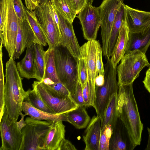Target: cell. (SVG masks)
Listing matches in <instances>:
<instances>
[{"instance_id": "f6af8a7d", "label": "cell", "mask_w": 150, "mask_h": 150, "mask_svg": "<svg viewBox=\"0 0 150 150\" xmlns=\"http://www.w3.org/2000/svg\"><path fill=\"white\" fill-rule=\"evenodd\" d=\"M147 129L148 134V139L146 147L145 149L146 150H150V128L147 127Z\"/></svg>"}, {"instance_id": "e575fe53", "label": "cell", "mask_w": 150, "mask_h": 150, "mask_svg": "<svg viewBox=\"0 0 150 150\" xmlns=\"http://www.w3.org/2000/svg\"><path fill=\"white\" fill-rule=\"evenodd\" d=\"M45 85L59 95L64 96H71L70 91L60 81L54 83L50 85Z\"/></svg>"}, {"instance_id": "7a4b0ae2", "label": "cell", "mask_w": 150, "mask_h": 150, "mask_svg": "<svg viewBox=\"0 0 150 150\" xmlns=\"http://www.w3.org/2000/svg\"><path fill=\"white\" fill-rule=\"evenodd\" d=\"M5 77V107L9 119L15 122L22 111L23 103L28 92L23 88L22 77L17 69L14 59L12 57H10L6 62Z\"/></svg>"}, {"instance_id": "9c48e42d", "label": "cell", "mask_w": 150, "mask_h": 150, "mask_svg": "<svg viewBox=\"0 0 150 150\" xmlns=\"http://www.w3.org/2000/svg\"><path fill=\"white\" fill-rule=\"evenodd\" d=\"M122 0H103L98 7L101 28L103 53L106 58L112 25Z\"/></svg>"}, {"instance_id": "4dcf8cb0", "label": "cell", "mask_w": 150, "mask_h": 150, "mask_svg": "<svg viewBox=\"0 0 150 150\" xmlns=\"http://www.w3.org/2000/svg\"><path fill=\"white\" fill-rule=\"evenodd\" d=\"M127 143L120 130L113 131L109 142V150H133L135 147L131 143Z\"/></svg>"}, {"instance_id": "5b68a950", "label": "cell", "mask_w": 150, "mask_h": 150, "mask_svg": "<svg viewBox=\"0 0 150 150\" xmlns=\"http://www.w3.org/2000/svg\"><path fill=\"white\" fill-rule=\"evenodd\" d=\"M117 74V67H114L110 58H107L105 66L104 83L102 86H96L93 107L101 120L111 96L113 93L118 92Z\"/></svg>"}, {"instance_id": "60d3db41", "label": "cell", "mask_w": 150, "mask_h": 150, "mask_svg": "<svg viewBox=\"0 0 150 150\" xmlns=\"http://www.w3.org/2000/svg\"><path fill=\"white\" fill-rule=\"evenodd\" d=\"M26 8L30 11H33L40 4L39 0H24Z\"/></svg>"}, {"instance_id": "603a6c76", "label": "cell", "mask_w": 150, "mask_h": 150, "mask_svg": "<svg viewBox=\"0 0 150 150\" xmlns=\"http://www.w3.org/2000/svg\"><path fill=\"white\" fill-rule=\"evenodd\" d=\"M22 108L25 114L34 119L47 121L61 120L67 122L65 113L59 114L47 112L35 108L26 101L25 100L23 103Z\"/></svg>"}, {"instance_id": "2e32d148", "label": "cell", "mask_w": 150, "mask_h": 150, "mask_svg": "<svg viewBox=\"0 0 150 150\" xmlns=\"http://www.w3.org/2000/svg\"><path fill=\"white\" fill-rule=\"evenodd\" d=\"M125 21L129 32L144 30L150 25V12L140 11L125 6Z\"/></svg>"}, {"instance_id": "d4e9b609", "label": "cell", "mask_w": 150, "mask_h": 150, "mask_svg": "<svg viewBox=\"0 0 150 150\" xmlns=\"http://www.w3.org/2000/svg\"><path fill=\"white\" fill-rule=\"evenodd\" d=\"M118 92L111 96L101 120L102 129L105 126L110 125L113 131L115 129L118 118L117 111Z\"/></svg>"}, {"instance_id": "d6986e66", "label": "cell", "mask_w": 150, "mask_h": 150, "mask_svg": "<svg viewBox=\"0 0 150 150\" xmlns=\"http://www.w3.org/2000/svg\"><path fill=\"white\" fill-rule=\"evenodd\" d=\"M150 45V25L143 30L129 32V40L125 53L139 50L146 54Z\"/></svg>"}, {"instance_id": "52a82bcc", "label": "cell", "mask_w": 150, "mask_h": 150, "mask_svg": "<svg viewBox=\"0 0 150 150\" xmlns=\"http://www.w3.org/2000/svg\"><path fill=\"white\" fill-rule=\"evenodd\" d=\"M34 11L49 47L54 48L61 45L62 37L54 20L50 1L40 4Z\"/></svg>"}, {"instance_id": "4316f807", "label": "cell", "mask_w": 150, "mask_h": 150, "mask_svg": "<svg viewBox=\"0 0 150 150\" xmlns=\"http://www.w3.org/2000/svg\"><path fill=\"white\" fill-rule=\"evenodd\" d=\"M35 62L36 70V78L42 81L44 77L45 63L43 46L38 43L34 44Z\"/></svg>"}, {"instance_id": "e0dca14e", "label": "cell", "mask_w": 150, "mask_h": 150, "mask_svg": "<svg viewBox=\"0 0 150 150\" xmlns=\"http://www.w3.org/2000/svg\"><path fill=\"white\" fill-rule=\"evenodd\" d=\"M101 122V118L97 115L91 120L83 137L85 145V150H99L102 132Z\"/></svg>"}, {"instance_id": "8fae6325", "label": "cell", "mask_w": 150, "mask_h": 150, "mask_svg": "<svg viewBox=\"0 0 150 150\" xmlns=\"http://www.w3.org/2000/svg\"><path fill=\"white\" fill-rule=\"evenodd\" d=\"M7 9L3 31L0 33L3 46L9 57L13 58L15 53L18 27V18L15 11L13 0H7Z\"/></svg>"}, {"instance_id": "b9f144b4", "label": "cell", "mask_w": 150, "mask_h": 150, "mask_svg": "<svg viewBox=\"0 0 150 150\" xmlns=\"http://www.w3.org/2000/svg\"><path fill=\"white\" fill-rule=\"evenodd\" d=\"M146 89L150 94V68H149L146 73L145 76L143 81Z\"/></svg>"}, {"instance_id": "f35d334b", "label": "cell", "mask_w": 150, "mask_h": 150, "mask_svg": "<svg viewBox=\"0 0 150 150\" xmlns=\"http://www.w3.org/2000/svg\"><path fill=\"white\" fill-rule=\"evenodd\" d=\"M77 14L87 4L86 0H67Z\"/></svg>"}, {"instance_id": "44dd1931", "label": "cell", "mask_w": 150, "mask_h": 150, "mask_svg": "<svg viewBox=\"0 0 150 150\" xmlns=\"http://www.w3.org/2000/svg\"><path fill=\"white\" fill-rule=\"evenodd\" d=\"M129 31L125 21L121 26L117 42L111 57V60L115 68L125 54L129 40Z\"/></svg>"}, {"instance_id": "8992f818", "label": "cell", "mask_w": 150, "mask_h": 150, "mask_svg": "<svg viewBox=\"0 0 150 150\" xmlns=\"http://www.w3.org/2000/svg\"><path fill=\"white\" fill-rule=\"evenodd\" d=\"M26 125L22 129V140L20 150H45L46 135L52 121H42L27 117Z\"/></svg>"}, {"instance_id": "d6a6232c", "label": "cell", "mask_w": 150, "mask_h": 150, "mask_svg": "<svg viewBox=\"0 0 150 150\" xmlns=\"http://www.w3.org/2000/svg\"><path fill=\"white\" fill-rule=\"evenodd\" d=\"M78 76L83 88L88 80V73L86 60L81 57L78 59Z\"/></svg>"}, {"instance_id": "7402d4cb", "label": "cell", "mask_w": 150, "mask_h": 150, "mask_svg": "<svg viewBox=\"0 0 150 150\" xmlns=\"http://www.w3.org/2000/svg\"><path fill=\"white\" fill-rule=\"evenodd\" d=\"M125 5L123 2L119 8L113 22L108 43L106 58L111 56L123 22L125 21Z\"/></svg>"}, {"instance_id": "5bb4252c", "label": "cell", "mask_w": 150, "mask_h": 150, "mask_svg": "<svg viewBox=\"0 0 150 150\" xmlns=\"http://www.w3.org/2000/svg\"><path fill=\"white\" fill-rule=\"evenodd\" d=\"M55 9L59 18V28L62 38L61 45L67 48L74 57L79 59L81 57V47L75 35L72 23Z\"/></svg>"}, {"instance_id": "7bdbcfd3", "label": "cell", "mask_w": 150, "mask_h": 150, "mask_svg": "<svg viewBox=\"0 0 150 150\" xmlns=\"http://www.w3.org/2000/svg\"><path fill=\"white\" fill-rule=\"evenodd\" d=\"M26 115H27L26 114H23L21 112L20 114L21 117V120L18 122H16L17 127L20 131H21L22 129L26 125V123L25 121L24 120V117Z\"/></svg>"}, {"instance_id": "8d00e7d4", "label": "cell", "mask_w": 150, "mask_h": 150, "mask_svg": "<svg viewBox=\"0 0 150 150\" xmlns=\"http://www.w3.org/2000/svg\"><path fill=\"white\" fill-rule=\"evenodd\" d=\"M102 49L100 44L98 47L96 55V64L98 75H104V69L103 62L102 54Z\"/></svg>"}, {"instance_id": "30bf717a", "label": "cell", "mask_w": 150, "mask_h": 150, "mask_svg": "<svg viewBox=\"0 0 150 150\" xmlns=\"http://www.w3.org/2000/svg\"><path fill=\"white\" fill-rule=\"evenodd\" d=\"M100 44L96 40H90L80 47L81 57L86 60L89 92V106L93 107L95 97V79L98 75L96 64V55Z\"/></svg>"}, {"instance_id": "3957f363", "label": "cell", "mask_w": 150, "mask_h": 150, "mask_svg": "<svg viewBox=\"0 0 150 150\" xmlns=\"http://www.w3.org/2000/svg\"><path fill=\"white\" fill-rule=\"evenodd\" d=\"M54 49L55 61L58 77L71 94L75 91L78 82V59L68 49L60 45Z\"/></svg>"}, {"instance_id": "74e56055", "label": "cell", "mask_w": 150, "mask_h": 150, "mask_svg": "<svg viewBox=\"0 0 150 150\" xmlns=\"http://www.w3.org/2000/svg\"><path fill=\"white\" fill-rule=\"evenodd\" d=\"M7 9V0H0V33L3 30L4 26Z\"/></svg>"}, {"instance_id": "ab89813d", "label": "cell", "mask_w": 150, "mask_h": 150, "mask_svg": "<svg viewBox=\"0 0 150 150\" xmlns=\"http://www.w3.org/2000/svg\"><path fill=\"white\" fill-rule=\"evenodd\" d=\"M74 146L69 140L64 138L61 142L57 150H76Z\"/></svg>"}, {"instance_id": "f1b7e54d", "label": "cell", "mask_w": 150, "mask_h": 150, "mask_svg": "<svg viewBox=\"0 0 150 150\" xmlns=\"http://www.w3.org/2000/svg\"><path fill=\"white\" fill-rule=\"evenodd\" d=\"M27 91L28 94L24 100L28 101L37 109L47 112L54 113L44 101L35 89L33 88L32 90L29 89Z\"/></svg>"}, {"instance_id": "ac0fdd59", "label": "cell", "mask_w": 150, "mask_h": 150, "mask_svg": "<svg viewBox=\"0 0 150 150\" xmlns=\"http://www.w3.org/2000/svg\"><path fill=\"white\" fill-rule=\"evenodd\" d=\"M62 122L61 120L52 122L45 139V150H57L60 143L65 138V126Z\"/></svg>"}, {"instance_id": "bcb514c9", "label": "cell", "mask_w": 150, "mask_h": 150, "mask_svg": "<svg viewBox=\"0 0 150 150\" xmlns=\"http://www.w3.org/2000/svg\"><path fill=\"white\" fill-rule=\"evenodd\" d=\"M94 0H86L87 4H92Z\"/></svg>"}, {"instance_id": "83f0119b", "label": "cell", "mask_w": 150, "mask_h": 150, "mask_svg": "<svg viewBox=\"0 0 150 150\" xmlns=\"http://www.w3.org/2000/svg\"><path fill=\"white\" fill-rule=\"evenodd\" d=\"M26 18L34 33L38 43L46 46L47 44L44 34L38 23L34 11L25 9Z\"/></svg>"}, {"instance_id": "d590c367", "label": "cell", "mask_w": 150, "mask_h": 150, "mask_svg": "<svg viewBox=\"0 0 150 150\" xmlns=\"http://www.w3.org/2000/svg\"><path fill=\"white\" fill-rule=\"evenodd\" d=\"M14 8L18 19L22 20L26 17L25 9L22 0H13Z\"/></svg>"}, {"instance_id": "ee69618b", "label": "cell", "mask_w": 150, "mask_h": 150, "mask_svg": "<svg viewBox=\"0 0 150 150\" xmlns=\"http://www.w3.org/2000/svg\"><path fill=\"white\" fill-rule=\"evenodd\" d=\"M105 79L104 76L102 75H98L95 79L96 86L100 87L103 86L104 83Z\"/></svg>"}, {"instance_id": "484cf974", "label": "cell", "mask_w": 150, "mask_h": 150, "mask_svg": "<svg viewBox=\"0 0 150 150\" xmlns=\"http://www.w3.org/2000/svg\"><path fill=\"white\" fill-rule=\"evenodd\" d=\"M44 58L45 69L43 79L47 78L54 83L60 81L56 68L54 48L49 47L45 51Z\"/></svg>"}, {"instance_id": "c3c4849f", "label": "cell", "mask_w": 150, "mask_h": 150, "mask_svg": "<svg viewBox=\"0 0 150 150\" xmlns=\"http://www.w3.org/2000/svg\"><path fill=\"white\" fill-rule=\"evenodd\" d=\"M149 67V68H150V65L149 66V67Z\"/></svg>"}, {"instance_id": "f546056e", "label": "cell", "mask_w": 150, "mask_h": 150, "mask_svg": "<svg viewBox=\"0 0 150 150\" xmlns=\"http://www.w3.org/2000/svg\"><path fill=\"white\" fill-rule=\"evenodd\" d=\"M50 2L55 9L69 21L73 23L77 14L67 0H50Z\"/></svg>"}, {"instance_id": "6da1fadb", "label": "cell", "mask_w": 150, "mask_h": 150, "mask_svg": "<svg viewBox=\"0 0 150 150\" xmlns=\"http://www.w3.org/2000/svg\"><path fill=\"white\" fill-rule=\"evenodd\" d=\"M117 108L118 118L135 148L140 144L143 126L133 92V83L119 86Z\"/></svg>"}, {"instance_id": "9a60e30c", "label": "cell", "mask_w": 150, "mask_h": 150, "mask_svg": "<svg viewBox=\"0 0 150 150\" xmlns=\"http://www.w3.org/2000/svg\"><path fill=\"white\" fill-rule=\"evenodd\" d=\"M38 43L34 33L26 17L22 20L18 19V27L16 49L13 58L19 59L26 48Z\"/></svg>"}, {"instance_id": "277c9868", "label": "cell", "mask_w": 150, "mask_h": 150, "mask_svg": "<svg viewBox=\"0 0 150 150\" xmlns=\"http://www.w3.org/2000/svg\"><path fill=\"white\" fill-rule=\"evenodd\" d=\"M150 65L146 54L139 50L125 54L117 67L118 86L133 83L142 70Z\"/></svg>"}, {"instance_id": "7c38bea8", "label": "cell", "mask_w": 150, "mask_h": 150, "mask_svg": "<svg viewBox=\"0 0 150 150\" xmlns=\"http://www.w3.org/2000/svg\"><path fill=\"white\" fill-rule=\"evenodd\" d=\"M1 145L0 150H20L22 135L18 129L16 122H13L8 117L6 109L0 118V126Z\"/></svg>"}, {"instance_id": "ba28073f", "label": "cell", "mask_w": 150, "mask_h": 150, "mask_svg": "<svg viewBox=\"0 0 150 150\" xmlns=\"http://www.w3.org/2000/svg\"><path fill=\"white\" fill-rule=\"evenodd\" d=\"M32 87L36 90L44 101L55 114L66 113L76 109L78 106L71 96L59 95L42 81H34Z\"/></svg>"}, {"instance_id": "7dc6e473", "label": "cell", "mask_w": 150, "mask_h": 150, "mask_svg": "<svg viewBox=\"0 0 150 150\" xmlns=\"http://www.w3.org/2000/svg\"><path fill=\"white\" fill-rule=\"evenodd\" d=\"M40 3L47 2L50 1V0H39Z\"/></svg>"}, {"instance_id": "4fadbf2b", "label": "cell", "mask_w": 150, "mask_h": 150, "mask_svg": "<svg viewBox=\"0 0 150 150\" xmlns=\"http://www.w3.org/2000/svg\"><path fill=\"white\" fill-rule=\"evenodd\" d=\"M78 14L85 39L88 41L96 40L100 26L98 7L87 4Z\"/></svg>"}, {"instance_id": "836d02e7", "label": "cell", "mask_w": 150, "mask_h": 150, "mask_svg": "<svg viewBox=\"0 0 150 150\" xmlns=\"http://www.w3.org/2000/svg\"><path fill=\"white\" fill-rule=\"evenodd\" d=\"M71 96L78 105L85 107L83 98V88L81 83L78 81L74 93L71 94Z\"/></svg>"}, {"instance_id": "ffe728a7", "label": "cell", "mask_w": 150, "mask_h": 150, "mask_svg": "<svg viewBox=\"0 0 150 150\" xmlns=\"http://www.w3.org/2000/svg\"><path fill=\"white\" fill-rule=\"evenodd\" d=\"M16 67L22 78L28 79L36 78L34 44L27 47L24 57L21 61L17 63Z\"/></svg>"}, {"instance_id": "cb8c5ba5", "label": "cell", "mask_w": 150, "mask_h": 150, "mask_svg": "<svg viewBox=\"0 0 150 150\" xmlns=\"http://www.w3.org/2000/svg\"><path fill=\"white\" fill-rule=\"evenodd\" d=\"M84 107L78 105L76 109L65 113L67 122L78 129L87 127L91 120Z\"/></svg>"}, {"instance_id": "1f68e13d", "label": "cell", "mask_w": 150, "mask_h": 150, "mask_svg": "<svg viewBox=\"0 0 150 150\" xmlns=\"http://www.w3.org/2000/svg\"><path fill=\"white\" fill-rule=\"evenodd\" d=\"M113 131L110 125H106L102 129L99 150H109V142Z\"/></svg>"}]
</instances>
